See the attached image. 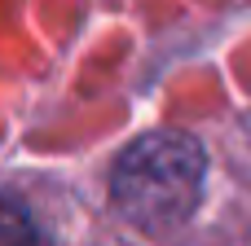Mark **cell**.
<instances>
[{"instance_id": "obj_1", "label": "cell", "mask_w": 251, "mask_h": 246, "mask_svg": "<svg viewBox=\"0 0 251 246\" xmlns=\"http://www.w3.org/2000/svg\"><path fill=\"white\" fill-rule=\"evenodd\" d=\"M203 172H207V158L194 136L150 132L115 158L110 198L132 224H141L150 233H168V229L185 224L190 211L199 207Z\"/></svg>"}, {"instance_id": "obj_2", "label": "cell", "mask_w": 251, "mask_h": 246, "mask_svg": "<svg viewBox=\"0 0 251 246\" xmlns=\"http://www.w3.org/2000/svg\"><path fill=\"white\" fill-rule=\"evenodd\" d=\"M0 246H53V238L22 198H0Z\"/></svg>"}]
</instances>
